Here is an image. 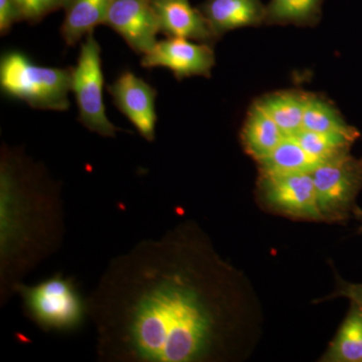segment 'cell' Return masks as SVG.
Listing matches in <instances>:
<instances>
[{
  "mask_svg": "<svg viewBox=\"0 0 362 362\" xmlns=\"http://www.w3.org/2000/svg\"><path fill=\"white\" fill-rule=\"evenodd\" d=\"M233 272L192 223L111 259L88 295L101 362L223 361L235 326Z\"/></svg>",
  "mask_w": 362,
  "mask_h": 362,
  "instance_id": "cell-1",
  "label": "cell"
},
{
  "mask_svg": "<svg viewBox=\"0 0 362 362\" xmlns=\"http://www.w3.org/2000/svg\"><path fill=\"white\" fill-rule=\"evenodd\" d=\"M61 183L23 150L0 153V306L40 264L56 255L66 235Z\"/></svg>",
  "mask_w": 362,
  "mask_h": 362,
  "instance_id": "cell-2",
  "label": "cell"
},
{
  "mask_svg": "<svg viewBox=\"0 0 362 362\" xmlns=\"http://www.w3.org/2000/svg\"><path fill=\"white\" fill-rule=\"evenodd\" d=\"M23 314L47 334L71 335L80 332L90 321L88 296L82 294L77 280L63 272L16 288Z\"/></svg>",
  "mask_w": 362,
  "mask_h": 362,
  "instance_id": "cell-3",
  "label": "cell"
},
{
  "mask_svg": "<svg viewBox=\"0 0 362 362\" xmlns=\"http://www.w3.org/2000/svg\"><path fill=\"white\" fill-rule=\"evenodd\" d=\"M73 68L37 65L23 52H6L0 59V87L4 93L35 109L70 108Z\"/></svg>",
  "mask_w": 362,
  "mask_h": 362,
  "instance_id": "cell-4",
  "label": "cell"
},
{
  "mask_svg": "<svg viewBox=\"0 0 362 362\" xmlns=\"http://www.w3.org/2000/svg\"><path fill=\"white\" fill-rule=\"evenodd\" d=\"M103 86L101 47L92 33L81 45L77 65L73 68L71 93L77 102L80 122L90 132L115 137L118 128L107 117Z\"/></svg>",
  "mask_w": 362,
  "mask_h": 362,
  "instance_id": "cell-5",
  "label": "cell"
},
{
  "mask_svg": "<svg viewBox=\"0 0 362 362\" xmlns=\"http://www.w3.org/2000/svg\"><path fill=\"white\" fill-rule=\"evenodd\" d=\"M311 175L323 221L349 220L362 190V159L345 154L319 164Z\"/></svg>",
  "mask_w": 362,
  "mask_h": 362,
  "instance_id": "cell-6",
  "label": "cell"
},
{
  "mask_svg": "<svg viewBox=\"0 0 362 362\" xmlns=\"http://www.w3.org/2000/svg\"><path fill=\"white\" fill-rule=\"evenodd\" d=\"M262 204L274 213L298 220L324 221L311 173L259 175Z\"/></svg>",
  "mask_w": 362,
  "mask_h": 362,
  "instance_id": "cell-7",
  "label": "cell"
},
{
  "mask_svg": "<svg viewBox=\"0 0 362 362\" xmlns=\"http://www.w3.org/2000/svg\"><path fill=\"white\" fill-rule=\"evenodd\" d=\"M216 64L213 49L207 45L195 44L192 40L168 37L157 40L150 51L142 54L144 68H164L177 78L211 75Z\"/></svg>",
  "mask_w": 362,
  "mask_h": 362,
  "instance_id": "cell-8",
  "label": "cell"
},
{
  "mask_svg": "<svg viewBox=\"0 0 362 362\" xmlns=\"http://www.w3.org/2000/svg\"><path fill=\"white\" fill-rule=\"evenodd\" d=\"M105 25L115 30L133 51L144 54L160 32L151 0H112Z\"/></svg>",
  "mask_w": 362,
  "mask_h": 362,
  "instance_id": "cell-9",
  "label": "cell"
},
{
  "mask_svg": "<svg viewBox=\"0 0 362 362\" xmlns=\"http://www.w3.org/2000/svg\"><path fill=\"white\" fill-rule=\"evenodd\" d=\"M117 108L134 125L146 141L156 139V90L134 73L125 71L109 87Z\"/></svg>",
  "mask_w": 362,
  "mask_h": 362,
  "instance_id": "cell-10",
  "label": "cell"
},
{
  "mask_svg": "<svg viewBox=\"0 0 362 362\" xmlns=\"http://www.w3.org/2000/svg\"><path fill=\"white\" fill-rule=\"evenodd\" d=\"M160 32L168 37L206 40L214 35L201 11L189 0H151Z\"/></svg>",
  "mask_w": 362,
  "mask_h": 362,
  "instance_id": "cell-11",
  "label": "cell"
},
{
  "mask_svg": "<svg viewBox=\"0 0 362 362\" xmlns=\"http://www.w3.org/2000/svg\"><path fill=\"white\" fill-rule=\"evenodd\" d=\"M202 14L214 35L257 25L267 18L261 0H207Z\"/></svg>",
  "mask_w": 362,
  "mask_h": 362,
  "instance_id": "cell-12",
  "label": "cell"
},
{
  "mask_svg": "<svg viewBox=\"0 0 362 362\" xmlns=\"http://www.w3.org/2000/svg\"><path fill=\"white\" fill-rule=\"evenodd\" d=\"M111 4L112 0H68L64 7L65 20L61 28L66 44H77L98 25H105Z\"/></svg>",
  "mask_w": 362,
  "mask_h": 362,
  "instance_id": "cell-13",
  "label": "cell"
},
{
  "mask_svg": "<svg viewBox=\"0 0 362 362\" xmlns=\"http://www.w3.org/2000/svg\"><path fill=\"white\" fill-rule=\"evenodd\" d=\"M240 137L247 154L258 161L270 154L287 136L256 103L250 109Z\"/></svg>",
  "mask_w": 362,
  "mask_h": 362,
  "instance_id": "cell-14",
  "label": "cell"
},
{
  "mask_svg": "<svg viewBox=\"0 0 362 362\" xmlns=\"http://www.w3.org/2000/svg\"><path fill=\"white\" fill-rule=\"evenodd\" d=\"M259 175L312 173L322 163L305 151L295 138L287 136L270 154L259 159Z\"/></svg>",
  "mask_w": 362,
  "mask_h": 362,
  "instance_id": "cell-15",
  "label": "cell"
},
{
  "mask_svg": "<svg viewBox=\"0 0 362 362\" xmlns=\"http://www.w3.org/2000/svg\"><path fill=\"white\" fill-rule=\"evenodd\" d=\"M306 97L299 93H275L257 103L273 119L286 136H294L303 129Z\"/></svg>",
  "mask_w": 362,
  "mask_h": 362,
  "instance_id": "cell-16",
  "label": "cell"
},
{
  "mask_svg": "<svg viewBox=\"0 0 362 362\" xmlns=\"http://www.w3.org/2000/svg\"><path fill=\"white\" fill-rule=\"evenodd\" d=\"M321 361L362 362V314L354 305Z\"/></svg>",
  "mask_w": 362,
  "mask_h": 362,
  "instance_id": "cell-17",
  "label": "cell"
},
{
  "mask_svg": "<svg viewBox=\"0 0 362 362\" xmlns=\"http://www.w3.org/2000/svg\"><path fill=\"white\" fill-rule=\"evenodd\" d=\"M303 129L315 132L337 133L358 139V131L345 122L337 109L319 97L307 96Z\"/></svg>",
  "mask_w": 362,
  "mask_h": 362,
  "instance_id": "cell-18",
  "label": "cell"
},
{
  "mask_svg": "<svg viewBox=\"0 0 362 362\" xmlns=\"http://www.w3.org/2000/svg\"><path fill=\"white\" fill-rule=\"evenodd\" d=\"M291 137L303 147L305 151L321 162L350 153L356 138L337 133L315 132L302 129Z\"/></svg>",
  "mask_w": 362,
  "mask_h": 362,
  "instance_id": "cell-19",
  "label": "cell"
},
{
  "mask_svg": "<svg viewBox=\"0 0 362 362\" xmlns=\"http://www.w3.org/2000/svg\"><path fill=\"white\" fill-rule=\"evenodd\" d=\"M323 0H270L267 18L275 23H304L315 18Z\"/></svg>",
  "mask_w": 362,
  "mask_h": 362,
  "instance_id": "cell-20",
  "label": "cell"
},
{
  "mask_svg": "<svg viewBox=\"0 0 362 362\" xmlns=\"http://www.w3.org/2000/svg\"><path fill=\"white\" fill-rule=\"evenodd\" d=\"M20 21H37L47 14L65 7L68 0H13Z\"/></svg>",
  "mask_w": 362,
  "mask_h": 362,
  "instance_id": "cell-21",
  "label": "cell"
},
{
  "mask_svg": "<svg viewBox=\"0 0 362 362\" xmlns=\"http://www.w3.org/2000/svg\"><path fill=\"white\" fill-rule=\"evenodd\" d=\"M333 296L347 298L362 314V284H354L338 278L337 291Z\"/></svg>",
  "mask_w": 362,
  "mask_h": 362,
  "instance_id": "cell-22",
  "label": "cell"
},
{
  "mask_svg": "<svg viewBox=\"0 0 362 362\" xmlns=\"http://www.w3.org/2000/svg\"><path fill=\"white\" fill-rule=\"evenodd\" d=\"M20 21L18 9L13 0H0V33L6 35L11 26Z\"/></svg>",
  "mask_w": 362,
  "mask_h": 362,
  "instance_id": "cell-23",
  "label": "cell"
},
{
  "mask_svg": "<svg viewBox=\"0 0 362 362\" xmlns=\"http://www.w3.org/2000/svg\"><path fill=\"white\" fill-rule=\"evenodd\" d=\"M354 216H356V220L361 223V228H359V230L362 232V209L361 207L356 206L354 211Z\"/></svg>",
  "mask_w": 362,
  "mask_h": 362,
  "instance_id": "cell-24",
  "label": "cell"
}]
</instances>
